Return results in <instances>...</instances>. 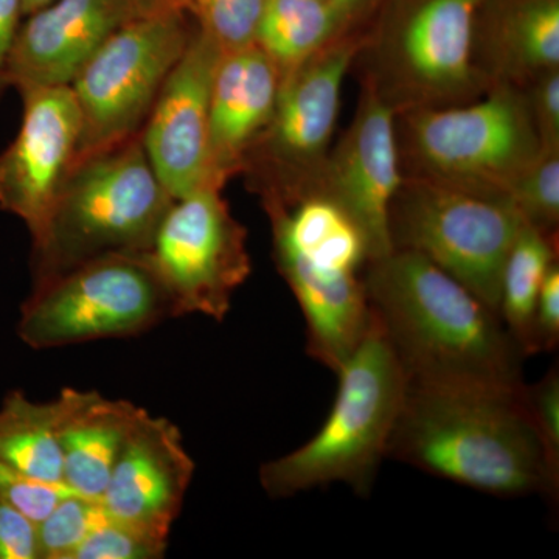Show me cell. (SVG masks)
<instances>
[{"label":"cell","instance_id":"cell-27","mask_svg":"<svg viewBox=\"0 0 559 559\" xmlns=\"http://www.w3.org/2000/svg\"><path fill=\"white\" fill-rule=\"evenodd\" d=\"M73 492L64 484L35 479L0 460V500L35 522L49 516L50 511Z\"/></svg>","mask_w":559,"mask_h":559},{"label":"cell","instance_id":"cell-25","mask_svg":"<svg viewBox=\"0 0 559 559\" xmlns=\"http://www.w3.org/2000/svg\"><path fill=\"white\" fill-rule=\"evenodd\" d=\"M266 0H186L187 13L221 51L255 44Z\"/></svg>","mask_w":559,"mask_h":559},{"label":"cell","instance_id":"cell-14","mask_svg":"<svg viewBox=\"0 0 559 559\" xmlns=\"http://www.w3.org/2000/svg\"><path fill=\"white\" fill-rule=\"evenodd\" d=\"M20 132L0 153V209L39 241L79 150L81 117L70 86L22 92Z\"/></svg>","mask_w":559,"mask_h":559},{"label":"cell","instance_id":"cell-32","mask_svg":"<svg viewBox=\"0 0 559 559\" xmlns=\"http://www.w3.org/2000/svg\"><path fill=\"white\" fill-rule=\"evenodd\" d=\"M22 0H0V97L9 87L7 69L14 39L21 27Z\"/></svg>","mask_w":559,"mask_h":559},{"label":"cell","instance_id":"cell-22","mask_svg":"<svg viewBox=\"0 0 559 559\" xmlns=\"http://www.w3.org/2000/svg\"><path fill=\"white\" fill-rule=\"evenodd\" d=\"M558 261V238L524 224L500 278L499 318L524 358L532 356V322L547 272Z\"/></svg>","mask_w":559,"mask_h":559},{"label":"cell","instance_id":"cell-33","mask_svg":"<svg viewBox=\"0 0 559 559\" xmlns=\"http://www.w3.org/2000/svg\"><path fill=\"white\" fill-rule=\"evenodd\" d=\"M333 2H336L342 9L347 10L356 21L364 24V22L369 20L371 13L377 10L378 3H380L381 0H333Z\"/></svg>","mask_w":559,"mask_h":559},{"label":"cell","instance_id":"cell-23","mask_svg":"<svg viewBox=\"0 0 559 559\" xmlns=\"http://www.w3.org/2000/svg\"><path fill=\"white\" fill-rule=\"evenodd\" d=\"M510 201L533 229L558 238L559 151H540L535 162L514 180Z\"/></svg>","mask_w":559,"mask_h":559},{"label":"cell","instance_id":"cell-34","mask_svg":"<svg viewBox=\"0 0 559 559\" xmlns=\"http://www.w3.org/2000/svg\"><path fill=\"white\" fill-rule=\"evenodd\" d=\"M148 9H160V7H165V9H176V10H186V0H143Z\"/></svg>","mask_w":559,"mask_h":559},{"label":"cell","instance_id":"cell-21","mask_svg":"<svg viewBox=\"0 0 559 559\" xmlns=\"http://www.w3.org/2000/svg\"><path fill=\"white\" fill-rule=\"evenodd\" d=\"M358 25L333 0H266L255 44L283 75Z\"/></svg>","mask_w":559,"mask_h":559},{"label":"cell","instance_id":"cell-7","mask_svg":"<svg viewBox=\"0 0 559 559\" xmlns=\"http://www.w3.org/2000/svg\"><path fill=\"white\" fill-rule=\"evenodd\" d=\"M524 224L510 198L403 176L389 238L392 249L426 257L499 314L503 266Z\"/></svg>","mask_w":559,"mask_h":559},{"label":"cell","instance_id":"cell-9","mask_svg":"<svg viewBox=\"0 0 559 559\" xmlns=\"http://www.w3.org/2000/svg\"><path fill=\"white\" fill-rule=\"evenodd\" d=\"M364 35L366 24H360L283 73L270 124L242 162L241 173L263 204L310 197L331 150L342 84Z\"/></svg>","mask_w":559,"mask_h":559},{"label":"cell","instance_id":"cell-35","mask_svg":"<svg viewBox=\"0 0 559 559\" xmlns=\"http://www.w3.org/2000/svg\"><path fill=\"white\" fill-rule=\"evenodd\" d=\"M50 2L51 0H22V14H24V17L28 16L33 11L43 9Z\"/></svg>","mask_w":559,"mask_h":559},{"label":"cell","instance_id":"cell-8","mask_svg":"<svg viewBox=\"0 0 559 559\" xmlns=\"http://www.w3.org/2000/svg\"><path fill=\"white\" fill-rule=\"evenodd\" d=\"M178 318L148 253L112 255L35 280L17 336L47 349L139 336Z\"/></svg>","mask_w":559,"mask_h":559},{"label":"cell","instance_id":"cell-19","mask_svg":"<svg viewBox=\"0 0 559 559\" xmlns=\"http://www.w3.org/2000/svg\"><path fill=\"white\" fill-rule=\"evenodd\" d=\"M143 412L131 401L70 389L69 409L60 429L66 487L100 499L124 441Z\"/></svg>","mask_w":559,"mask_h":559},{"label":"cell","instance_id":"cell-4","mask_svg":"<svg viewBox=\"0 0 559 559\" xmlns=\"http://www.w3.org/2000/svg\"><path fill=\"white\" fill-rule=\"evenodd\" d=\"M173 201L151 167L142 132L73 162L33 245L35 280L103 257L148 253Z\"/></svg>","mask_w":559,"mask_h":559},{"label":"cell","instance_id":"cell-31","mask_svg":"<svg viewBox=\"0 0 559 559\" xmlns=\"http://www.w3.org/2000/svg\"><path fill=\"white\" fill-rule=\"evenodd\" d=\"M0 559H40L38 522L0 500Z\"/></svg>","mask_w":559,"mask_h":559},{"label":"cell","instance_id":"cell-28","mask_svg":"<svg viewBox=\"0 0 559 559\" xmlns=\"http://www.w3.org/2000/svg\"><path fill=\"white\" fill-rule=\"evenodd\" d=\"M524 400L550 473L559 480V369L558 364L535 384H525Z\"/></svg>","mask_w":559,"mask_h":559},{"label":"cell","instance_id":"cell-12","mask_svg":"<svg viewBox=\"0 0 559 559\" xmlns=\"http://www.w3.org/2000/svg\"><path fill=\"white\" fill-rule=\"evenodd\" d=\"M401 182L395 110L360 80L355 119L330 150L310 197L333 201L358 224L371 261L393 250L389 212Z\"/></svg>","mask_w":559,"mask_h":559},{"label":"cell","instance_id":"cell-18","mask_svg":"<svg viewBox=\"0 0 559 559\" xmlns=\"http://www.w3.org/2000/svg\"><path fill=\"white\" fill-rule=\"evenodd\" d=\"M473 49L489 87H524L559 69V0H480Z\"/></svg>","mask_w":559,"mask_h":559},{"label":"cell","instance_id":"cell-15","mask_svg":"<svg viewBox=\"0 0 559 559\" xmlns=\"http://www.w3.org/2000/svg\"><path fill=\"white\" fill-rule=\"evenodd\" d=\"M143 10H150L143 0H51L25 16L17 31L9 86L21 94L70 86L103 44Z\"/></svg>","mask_w":559,"mask_h":559},{"label":"cell","instance_id":"cell-10","mask_svg":"<svg viewBox=\"0 0 559 559\" xmlns=\"http://www.w3.org/2000/svg\"><path fill=\"white\" fill-rule=\"evenodd\" d=\"M186 14L176 9L143 10L80 70L70 84L81 117L75 160L142 132L165 80L189 44L193 31Z\"/></svg>","mask_w":559,"mask_h":559},{"label":"cell","instance_id":"cell-13","mask_svg":"<svg viewBox=\"0 0 559 559\" xmlns=\"http://www.w3.org/2000/svg\"><path fill=\"white\" fill-rule=\"evenodd\" d=\"M221 53L194 28L142 128L151 167L173 200L216 187L210 171V94Z\"/></svg>","mask_w":559,"mask_h":559},{"label":"cell","instance_id":"cell-6","mask_svg":"<svg viewBox=\"0 0 559 559\" xmlns=\"http://www.w3.org/2000/svg\"><path fill=\"white\" fill-rule=\"evenodd\" d=\"M403 176L509 198L540 153L522 87L492 84L477 100L395 114Z\"/></svg>","mask_w":559,"mask_h":559},{"label":"cell","instance_id":"cell-1","mask_svg":"<svg viewBox=\"0 0 559 559\" xmlns=\"http://www.w3.org/2000/svg\"><path fill=\"white\" fill-rule=\"evenodd\" d=\"M364 286L407 384L524 388V355L498 312L426 257L393 249L367 263Z\"/></svg>","mask_w":559,"mask_h":559},{"label":"cell","instance_id":"cell-3","mask_svg":"<svg viewBox=\"0 0 559 559\" xmlns=\"http://www.w3.org/2000/svg\"><path fill=\"white\" fill-rule=\"evenodd\" d=\"M336 374V400L318 433L261 466L260 484L271 498L331 484H345L360 496L373 488L407 380L371 312L366 336Z\"/></svg>","mask_w":559,"mask_h":559},{"label":"cell","instance_id":"cell-26","mask_svg":"<svg viewBox=\"0 0 559 559\" xmlns=\"http://www.w3.org/2000/svg\"><path fill=\"white\" fill-rule=\"evenodd\" d=\"M168 540L110 516L83 540L72 559H159Z\"/></svg>","mask_w":559,"mask_h":559},{"label":"cell","instance_id":"cell-2","mask_svg":"<svg viewBox=\"0 0 559 559\" xmlns=\"http://www.w3.org/2000/svg\"><path fill=\"white\" fill-rule=\"evenodd\" d=\"M524 388L407 384L388 459L485 495H538L557 506L559 480L550 473Z\"/></svg>","mask_w":559,"mask_h":559},{"label":"cell","instance_id":"cell-11","mask_svg":"<svg viewBox=\"0 0 559 559\" xmlns=\"http://www.w3.org/2000/svg\"><path fill=\"white\" fill-rule=\"evenodd\" d=\"M178 318L221 322L252 271L248 230L231 215L223 190L204 187L173 201L148 252Z\"/></svg>","mask_w":559,"mask_h":559},{"label":"cell","instance_id":"cell-5","mask_svg":"<svg viewBox=\"0 0 559 559\" xmlns=\"http://www.w3.org/2000/svg\"><path fill=\"white\" fill-rule=\"evenodd\" d=\"M480 0H381L366 22L358 62L395 114L477 100L489 90L474 62Z\"/></svg>","mask_w":559,"mask_h":559},{"label":"cell","instance_id":"cell-17","mask_svg":"<svg viewBox=\"0 0 559 559\" xmlns=\"http://www.w3.org/2000/svg\"><path fill=\"white\" fill-rule=\"evenodd\" d=\"M280 81L282 72L257 44L221 53L210 94V171L219 189L240 175L270 124Z\"/></svg>","mask_w":559,"mask_h":559},{"label":"cell","instance_id":"cell-29","mask_svg":"<svg viewBox=\"0 0 559 559\" xmlns=\"http://www.w3.org/2000/svg\"><path fill=\"white\" fill-rule=\"evenodd\" d=\"M540 151H559V69L536 76L524 87Z\"/></svg>","mask_w":559,"mask_h":559},{"label":"cell","instance_id":"cell-16","mask_svg":"<svg viewBox=\"0 0 559 559\" xmlns=\"http://www.w3.org/2000/svg\"><path fill=\"white\" fill-rule=\"evenodd\" d=\"M193 473L178 426L145 411L124 441L100 500L116 520L168 540Z\"/></svg>","mask_w":559,"mask_h":559},{"label":"cell","instance_id":"cell-24","mask_svg":"<svg viewBox=\"0 0 559 559\" xmlns=\"http://www.w3.org/2000/svg\"><path fill=\"white\" fill-rule=\"evenodd\" d=\"M108 518L100 499L69 495L38 522L40 559H72L83 540Z\"/></svg>","mask_w":559,"mask_h":559},{"label":"cell","instance_id":"cell-30","mask_svg":"<svg viewBox=\"0 0 559 559\" xmlns=\"http://www.w3.org/2000/svg\"><path fill=\"white\" fill-rule=\"evenodd\" d=\"M559 345V264L547 272L532 322V356L551 353Z\"/></svg>","mask_w":559,"mask_h":559},{"label":"cell","instance_id":"cell-20","mask_svg":"<svg viewBox=\"0 0 559 559\" xmlns=\"http://www.w3.org/2000/svg\"><path fill=\"white\" fill-rule=\"evenodd\" d=\"M69 404L70 389L47 403L9 393L0 406V460L35 479L64 484L60 429Z\"/></svg>","mask_w":559,"mask_h":559}]
</instances>
